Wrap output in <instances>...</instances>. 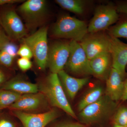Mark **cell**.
<instances>
[{
  "label": "cell",
  "instance_id": "1",
  "mask_svg": "<svg viewBox=\"0 0 127 127\" xmlns=\"http://www.w3.org/2000/svg\"><path fill=\"white\" fill-rule=\"evenodd\" d=\"M39 91L53 106L63 110L73 118H77L66 96L57 73H51L45 81L38 86Z\"/></svg>",
  "mask_w": 127,
  "mask_h": 127
},
{
  "label": "cell",
  "instance_id": "2",
  "mask_svg": "<svg viewBox=\"0 0 127 127\" xmlns=\"http://www.w3.org/2000/svg\"><path fill=\"white\" fill-rule=\"evenodd\" d=\"M116 102L106 95L93 104L88 106L79 112L80 122L86 125H91L101 122L111 117L117 109Z\"/></svg>",
  "mask_w": 127,
  "mask_h": 127
},
{
  "label": "cell",
  "instance_id": "3",
  "mask_svg": "<svg viewBox=\"0 0 127 127\" xmlns=\"http://www.w3.org/2000/svg\"><path fill=\"white\" fill-rule=\"evenodd\" d=\"M88 26L84 21L68 15L62 16L54 25L53 35L58 38L81 41L88 34Z\"/></svg>",
  "mask_w": 127,
  "mask_h": 127
},
{
  "label": "cell",
  "instance_id": "4",
  "mask_svg": "<svg viewBox=\"0 0 127 127\" xmlns=\"http://www.w3.org/2000/svg\"><path fill=\"white\" fill-rule=\"evenodd\" d=\"M47 31V27L41 28L31 35L22 39L23 43L31 48L37 65L42 70H45L47 67L49 50Z\"/></svg>",
  "mask_w": 127,
  "mask_h": 127
},
{
  "label": "cell",
  "instance_id": "5",
  "mask_svg": "<svg viewBox=\"0 0 127 127\" xmlns=\"http://www.w3.org/2000/svg\"><path fill=\"white\" fill-rule=\"evenodd\" d=\"M70 45V55L66 65L68 70L79 76L93 75L89 59L80 43L71 40Z\"/></svg>",
  "mask_w": 127,
  "mask_h": 127
},
{
  "label": "cell",
  "instance_id": "6",
  "mask_svg": "<svg viewBox=\"0 0 127 127\" xmlns=\"http://www.w3.org/2000/svg\"><path fill=\"white\" fill-rule=\"evenodd\" d=\"M0 23L11 40L23 39L27 34L21 19L12 8H6L0 12Z\"/></svg>",
  "mask_w": 127,
  "mask_h": 127
},
{
  "label": "cell",
  "instance_id": "7",
  "mask_svg": "<svg viewBox=\"0 0 127 127\" xmlns=\"http://www.w3.org/2000/svg\"><path fill=\"white\" fill-rule=\"evenodd\" d=\"M118 18L117 9L113 5H100L95 9L93 17L88 26V33H96L106 30Z\"/></svg>",
  "mask_w": 127,
  "mask_h": 127
},
{
  "label": "cell",
  "instance_id": "8",
  "mask_svg": "<svg viewBox=\"0 0 127 127\" xmlns=\"http://www.w3.org/2000/svg\"><path fill=\"white\" fill-rule=\"evenodd\" d=\"M18 11L28 27H35L45 18L47 11V2L45 0H28L18 7Z\"/></svg>",
  "mask_w": 127,
  "mask_h": 127
},
{
  "label": "cell",
  "instance_id": "9",
  "mask_svg": "<svg viewBox=\"0 0 127 127\" xmlns=\"http://www.w3.org/2000/svg\"><path fill=\"white\" fill-rule=\"evenodd\" d=\"M79 43L90 60L103 53L110 52L111 36L99 32L89 33Z\"/></svg>",
  "mask_w": 127,
  "mask_h": 127
},
{
  "label": "cell",
  "instance_id": "10",
  "mask_svg": "<svg viewBox=\"0 0 127 127\" xmlns=\"http://www.w3.org/2000/svg\"><path fill=\"white\" fill-rule=\"evenodd\" d=\"M70 53V42H56L49 48L47 66L51 73H57L63 70Z\"/></svg>",
  "mask_w": 127,
  "mask_h": 127
},
{
  "label": "cell",
  "instance_id": "11",
  "mask_svg": "<svg viewBox=\"0 0 127 127\" xmlns=\"http://www.w3.org/2000/svg\"><path fill=\"white\" fill-rule=\"evenodd\" d=\"M12 112L24 127H45L58 116L57 112L55 109L38 114L15 110H12Z\"/></svg>",
  "mask_w": 127,
  "mask_h": 127
},
{
  "label": "cell",
  "instance_id": "12",
  "mask_svg": "<svg viewBox=\"0 0 127 127\" xmlns=\"http://www.w3.org/2000/svg\"><path fill=\"white\" fill-rule=\"evenodd\" d=\"M110 36L112 67L118 71L124 78L126 75L127 65V44L121 41L118 38Z\"/></svg>",
  "mask_w": 127,
  "mask_h": 127
},
{
  "label": "cell",
  "instance_id": "13",
  "mask_svg": "<svg viewBox=\"0 0 127 127\" xmlns=\"http://www.w3.org/2000/svg\"><path fill=\"white\" fill-rule=\"evenodd\" d=\"M46 99L44 95L40 92L23 94L8 108L24 112L35 111L42 106Z\"/></svg>",
  "mask_w": 127,
  "mask_h": 127
},
{
  "label": "cell",
  "instance_id": "14",
  "mask_svg": "<svg viewBox=\"0 0 127 127\" xmlns=\"http://www.w3.org/2000/svg\"><path fill=\"white\" fill-rule=\"evenodd\" d=\"M123 79L120 73L112 67L106 79L105 95L114 101L121 100L124 88Z\"/></svg>",
  "mask_w": 127,
  "mask_h": 127
},
{
  "label": "cell",
  "instance_id": "15",
  "mask_svg": "<svg viewBox=\"0 0 127 127\" xmlns=\"http://www.w3.org/2000/svg\"><path fill=\"white\" fill-rule=\"evenodd\" d=\"M93 75L101 79H106L112 68V59L110 52L105 53L89 60Z\"/></svg>",
  "mask_w": 127,
  "mask_h": 127
},
{
  "label": "cell",
  "instance_id": "16",
  "mask_svg": "<svg viewBox=\"0 0 127 127\" xmlns=\"http://www.w3.org/2000/svg\"><path fill=\"white\" fill-rule=\"evenodd\" d=\"M58 75L64 91L72 100L75 98L80 89L89 81L88 78H79L73 77L64 70L59 72Z\"/></svg>",
  "mask_w": 127,
  "mask_h": 127
},
{
  "label": "cell",
  "instance_id": "17",
  "mask_svg": "<svg viewBox=\"0 0 127 127\" xmlns=\"http://www.w3.org/2000/svg\"><path fill=\"white\" fill-rule=\"evenodd\" d=\"M0 88L21 95L36 93L39 91L37 84L17 77L8 80Z\"/></svg>",
  "mask_w": 127,
  "mask_h": 127
},
{
  "label": "cell",
  "instance_id": "18",
  "mask_svg": "<svg viewBox=\"0 0 127 127\" xmlns=\"http://www.w3.org/2000/svg\"><path fill=\"white\" fill-rule=\"evenodd\" d=\"M104 92L102 87L100 86H96L89 90L78 103V109L79 112L100 100L104 95Z\"/></svg>",
  "mask_w": 127,
  "mask_h": 127
},
{
  "label": "cell",
  "instance_id": "19",
  "mask_svg": "<svg viewBox=\"0 0 127 127\" xmlns=\"http://www.w3.org/2000/svg\"><path fill=\"white\" fill-rule=\"evenodd\" d=\"M56 2L63 9L75 14L84 12L86 2L82 0H56Z\"/></svg>",
  "mask_w": 127,
  "mask_h": 127
},
{
  "label": "cell",
  "instance_id": "20",
  "mask_svg": "<svg viewBox=\"0 0 127 127\" xmlns=\"http://www.w3.org/2000/svg\"><path fill=\"white\" fill-rule=\"evenodd\" d=\"M22 95L12 91L0 88V110L9 108Z\"/></svg>",
  "mask_w": 127,
  "mask_h": 127
},
{
  "label": "cell",
  "instance_id": "21",
  "mask_svg": "<svg viewBox=\"0 0 127 127\" xmlns=\"http://www.w3.org/2000/svg\"><path fill=\"white\" fill-rule=\"evenodd\" d=\"M109 33L110 35L116 38L127 39V21L114 26L110 29Z\"/></svg>",
  "mask_w": 127,
  "mask_h": 127
},
{
  "label": "cell",
  "instance_id": "22",
  "mask_svg": "<svg viewBox=\"0 0 127 127\" xmlns=\"http://www.w3.org/2000/svg\"><path fill=\"white\" fill-rule=\"evenodd\" d=\"M114 124L127 127V108L122 107L116 110L113 118Z\"/></svg>",
  "mask_w": 127,
  "mask_h": 127
},
{
  "label": "cell",
  "instance_id": "23",
  "mask_svg": "<svg viewBox=\"0 0 127 127\" xmlns=\"http://www.w3.org/2000/svg\"><path fill=\"white\" fill-rule=\"evenodd\" d=\"M14 58L5 50H0V64L1 65L10 67L13 64Z\"/></svg>",
  "mask_w": 127,
  "mask_h": 127
},
{
  "label": "cell",
  "instance_id": "24",
  "mask_svg": "<svg viewBox=\"0 0 127 127\" xmlns=\"http://www.w3.org/2000/svg\"><path fill=\"white\" fill-rule=\"evenodd\" d=\"M17 56L21 58L31 59L33 57V53L30 48L26 44L23 43L18 48Z\"/></svg>",
  "mask_w": 127,
  "mask_h": 127
},
{
  "label": "cell",
  "instance_id": "25",
  "mask_svg": "<svg viewBox=\"0 0 127 127\" xmlns=\"http://www.w3.org/2000/svg\"><path fill=\"white\" fill-rule=\"evenodd\" d=\"M17 65L22 71H26L31 69L32 63L30 59L26 58H20L17 61Z\"/></svg>",
  "mask_w": 127,
  "mask_h": 127
},
{
  "label": "cell",
  "instance_id": "26",
  "mask_svg": "<svg viewBox=\"0 0 127 127\" xmlns=\"http://www.w3.org/2000/svg\"><path fill=\"white\" fill-rule=\"evenodd\" d=\"M10 41L0 23V50L4 48Z\"/></svg>",
  "mask_w": 127,
  "mask_h": 127
},
{
  "label": "cell",
  "instance_id": "27",
  "mask_svg": "<svg viewBox=\"0 0 127 127\" xmlns=\"http://www.w3.org/2000/svg\"><path fill=\"white\" fill-rule=\"evenodd\" d=\"M2 49L5 50L14 58L17 56L18 48V47L15 43H12L10 42Z\"/></svg>",
  "mask_w": 127,
  "mask_h": 127
},
{
  "label": "cell",
  "instance_id": "28",
  "mask_svg": "<svg viewBox=\"0 0 127 127\" xmlns=\"http://www.w3.org/2000/svg\"><path fill=\"white\" fill-rule=\"evenodd\" d=\"M0 127H15L14 123L2 114L0 110Z\"/></svg>",
  "mask_w": 127,
  "mask_h": 127
},
{
  "label": "cell",
  "instance_id": "29",
  "mask_svg": "<svg viewBox=\"0 0 127 127\" xmlns=\"http://www.w3.org/2000/svg\"><path fill=\"white\" fill-rule=\"evenodd\" d=\"M0 64V87L4 84L7 80V74Z\"/></svg>",
  "mask_w": 127,
  "mask_h": 127
},
{
  "label": "cell",
  "instance_id": "30",
  "mask_svg": "<svg viewBox=\"0 0 127 127\" xmlns=\"http://www.w3.org/2000/svg\"><path fill=\"white\" fill-rule=\"evenodd\" d=\"M118 12L127 15V3H122L119 4L116 8Z\"/></svg>",
  "mask_w": 127,
  "mask_h": 127
},
{
  "label": "cell",
  "instance_id": "31",
  "mask_svg": "<svg viewBox=\"0 0 127 127\" xmlns=\"http://www.w3.org/2000/svg\"><path fill=\"white\" fill-rule=\"evenodd\" d=\"M55 127H85L83 124L78 123H70L63 124Z\"/></svg>",
  "mask_w": 127,
  "mask_h": 127
},
{
  "label": "cell",
  "instance_id": "32",
  "mask_svg": "<svg viewBox=\"0 0 127 127\" xmlns=\"http://www.w3.org/2000/svg\"><path fill=\"white\" fill-rule=\"evenodd\" d=\"M24 1L20 0H0V6L6 4H12L23 2Z\"/></svg>",
  "mask_w": 127,
  "mask_h": 127
},
{
  "label": "cell",
  "instance_id": "33",
  "mask_svg": "<svg viewBox=\"0 0 127 127\" xmlns=\"http://www.w3.org/2000/svg\"><path fill=\"white\" fill-rule=\"evenodd\" d=\"M121 100L124 101L127 100V78L124 82L123 93Z\"/></svg>",
  "mask_w": 127,
  "mask_h": 127
},
{
  "label": "cell",
  "instance_id": "34",
  "mask_svg": "<svg viewBox=\"0 0 127 127\" xmlns=\"http://www.w3.org/2000/svg\"><path fill=\"white\" fill-rule=\"evenodd\" d=\"M113 127H125V126H122L119 125H117V124H114V125Z\"/></svg>",
  "mask_w": 127,
  "mask_h": 127
}]
</instances>
